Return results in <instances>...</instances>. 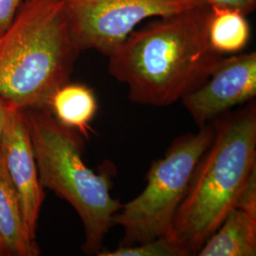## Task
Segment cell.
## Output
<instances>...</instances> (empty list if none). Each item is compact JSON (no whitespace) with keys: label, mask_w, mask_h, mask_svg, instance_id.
<instances>
[{"label":"cell","mask_w":256,"mask_h":256,"mask_svg":"<svg viewBox=\"0 0 256 256\" xmlns=\"http://www.w3.org/2000/svg\"><path fill=\"white\" fill-rule=\"evenodd\" d=\"M202 5L133 30L108 56V72L133 102L167 106L205 82L221 57L209 44Z\"/></svg>","instance_id":"1"},{"label":"cell","mask_w":256,"mask_h":256,"mask_svg":"<svg viewBox=\"0 0 256 256\" xmlns=\"http://www.w3.org/2000/svg\"><path fill=\"white\" fill-rule=\"evenodd\" d=\"M214 138L196 165L166 236L196 256L238 205L256 173V106L214 119Z\"/></svg>","instance_id":"2"},{"label":"cell","mask_w":256,"mask_h":256,"mask_svg":"<svg viewBox=\"0 0 256 256\" xmlns=\"http://www.w3.org/2000/svg\"><path fill=\"white\" fill-rule=\"evenodd\" d=\"M79 52L62 0H25L0 34V97L21 110H50Z\"/></svg>","instance_id":"3"},{"label":"cell","mask_w":256,"mask_h":256,"mask_svg":"<svg viewBox=\"0 0 256 256\" xmlns=\"http://www.w3.org/2000/svg\"><path fill=\"white\" fill-rule=\"evenodd\" d=\"M24 114L42 187L74 207L84 229L82 250L97 256L122 208L110 194V174H96L86 165L81 134L60 124L50 110H24Z\"/></svg>","instance_id":"4"},{"label":"cell","mask_w":256,"mask_h":256,"mask_svg":"<svg viewBox=\"0 0 256 256\" xmlns=\"http://www.w3.org/2000/svg\"><path fill=\"white\" fill-rule=\"evenodd\" d=\"M207 124L196 134L176 138L162 158L153 162L146 186L137 198L122 205L113 225L124 230L122 246H131L164 236L189 188L194 171L214 138Z\"/></svg>","instance_id":"5"},{"label":"cell","mask_w":256,"mask_h":256,"mask_svg":"<svg viewBox=\"0 0 256 256\" xmlns=\"http://www.w3.org/2000/svg\"><path fill=\"white\" fill-rule=\"evenodd\" d=\"M70 36L79 52L108 57L142 21L206 5L200 0H62Z\"/></svg>","instance_id":"6"},{"label":"cell","mask_w":256,"mask_h":256,"mask_svg":"<svg viewBox=\"0 0 256 256\" xmlns=\"http://www.w3.org/2000/svg\"><path fill=\"white\" fill-rule=\"evenodd\" d=\"M256 96V54L252 52L222 56L205 82L180 101L202 128Z\"/></svg>","instance_id":"7"},{"label":"cell","mask_w":256,"mask_h":256,"mask_svg":"<svg viewBox=\"0 0 256 256\" xmlns=\"http://www.w3.org/2000/svg\"><path fill=\"white\" fill-rule=\"evenodd\" d=\"M0 151L10 178L18 194L28 229L36 239L37 222L45 192L39 180L24 110L10 104L0 140Z\"/></svg>","instance_id":"8"},{"label":"cell","mask_w":256,"mask_h":256,"mask_svg":"<svg viewBox=\"0 0 256 256\" xmlns=\"http://www.w3.org/2000/svg\"><path fill=\"white\" fill-rule=\"evenodd\" d=\"M23 216L18 194L0 151V244L8 256L40 254Z\"/></svg>","instance_id":"9"},{"label":"cell","mask_w":256,"mask_h":256,"mask_svg":"<svg viewBox=\"0 0 256 256\" xmlns=\"http://www.w3.org/2000/svg\"><path fill=\"white\" fill-rule=\"evenodd\" d=\"M196 256H256V214L232 209Z\"/></svg>","instance_id":"10"},{"label":"cell","mask_w":256,"mask_h":256,"mask_svg":"<svg viewBox=\"0 0 256 256\" xmlns=\"http://www.w3.org/2000/svg\"><path fill=\"white\" fill-rule=\"evenodd\" d=\"M97 110L94 92L82 84H64L55 92L50 102V110L55 119L84 137L88 135L90 124Z\"/></svg>","instance_id":"11"},{"label":"cell","mask_w":256,"mask_h":256,"mask_svg":"<svg viewBox=\"0 0 256 256\" xmlns=\"http://www.w3.org/2000/svg\"><path fill=\"white\" fill-rule=\"evenodd\" d=\"M207 32L210 48L220 55L241 52L250 37L247 16L228 7H210Z\"/></svg>","instance_id":"12"},{"label":"cell","mask_w":256,"mask_h":256,"mask_svg":"<svg viewBox=\"0 0 256 256\" xmlns=\"http://www.w3.org/2000/svg\"><path fill=\"white\" fill-rule=\"evenodd\" d=\"M99 256H190L189 252L166 236L144 243L120 246L114 250H101Z\"/></svg>","instance_id":"13"},{"label":"cell","mask_w":256,"mask_h":256,"mask_svg":"<svg viewBox=\"0 0 256 256\" xmlns=\"http://www.w3.org/2000/svg\"><path fill=\"white\" fill-rule=\"evenodd\" d=\"M24 1L25 0H0V34L9 28Z\"/></svg>","instance_id":"14"},{"label":"cell","mask_w":256,"mask_h":256,"mask_svg":"<svg viewBox=\"0 0 256 256\" xmlns=\"http://www.w3.org/2000/svg\"><path fill=\"white\" fill-rule=\"evenodd\" d=\"M209 7H228L239 10L244 14H250L256 7V0H200Z\"/></svg>","instance_id":"15"},{"label":"cell","mask_w":256,"mask_h":256,"mask_svg":"<svg viewBox=\"0 0 256 256\" xmlns=\"http://www.w3.org/2000/svg\"><path fill=\"white\" fill-rule=\"evenodd\" d=\"M9 102L5 101L3 98L0 97V140L2 136V131L4 128V122L6 119V114H7V110L9 108Z\"/></svg>","instance_id":"16"},{"label":"cell","mask_w":256,"mask_h":256,"mask_svg":"<svg viewBox=\"0 0 256 256\" xmlns=\"http://www.w3.org/2000/svg\"><path fill=\"white\" fill-rule=\"evenodd\" d=\"M6 254H5V250H4V248L2 247V245L0 244V256H5Z\"/></svg>","instance_id":"17"}]
</instances>
